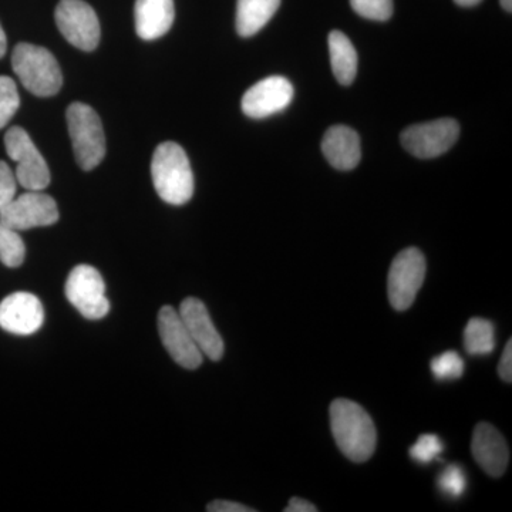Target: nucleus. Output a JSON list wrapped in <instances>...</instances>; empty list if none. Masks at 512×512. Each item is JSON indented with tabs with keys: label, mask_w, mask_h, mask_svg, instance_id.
Returning a JSON list of instances; mask_svg holds the SVG:
<instances>
[{
	"label": "nucleus",
	"mask_w": 512,
	"mask_h": 512,
	"mask_svg": "<svg viewBox=\"0 0 512 512\" xmlns=\"http://www.w3.org/2000/svg\"><path fill=\"white\" fill-rule=\"evenodd\" d=\"M330 429L339 450L355 463H365L376 450L375 423L360 404L338 399L330 404Z\"/></svg>",
	"instance_id": "obj_1"
},
{
	"label": "nucleus",
	"mask_w": 512,
	"mask_h": 512,
	"mask_svg": "<svg viewBox=\"0 0 512 512\" xmlns=\"http://www.w3.org/2000/svg\"><path fill=\"white\" fill-rule=\"evenodd\" d=\"M151 175L158 197L171 205H184L194 194V174L190 160L173 141L160 144L151 161Z\"/></svg>",
	"instance_id": "obj_2"
},
{
	"label": "nucleus",
	"mask_w": 512,
	"mask_h": 512,
	"mask_svg": "<svg viewBox=\"0 0 512 512\" xmlns=\"http://www.w3.org/2000/svg\"><path fill=\"white\" fill-rule=\"evenodd\" d=\"M12 67L20 83L35 96H55L62 89V70L45 47L19 43L13 50Z\"/></svg>",
	"instance_id": "obj_3"
},
{
	"label": "nucleus",
	"mask_w": 512,
	"mask_h": 512,
	"mask_svg": "<svg viewBox=\"0 0 512 512\" xmlns=\"http://www.w3.org/2000/svg\"><path fill=\"white\" fill-rule=\"evenodd\" d=\"M66 116L77 163L84 171L93 170L106 156V137L99 114L87 104L73 103Z\"/></svg>",
	"instance_id": "obj_4"
},
{
	"label": "nucleus",
	"mask_w": 512,
	"mask_h": 512,
	"mask_svg": "<svg viewBox=\"0 0 512 512\" xmlns=\"http://www.w3.org/2000/svg\"><path fill=\"white\" fill-rule=\"evenodd\" d=\"M426 258L417 248H407L393 259L387 278V295L396 311H407L416 301L426 278Z\"/></svg>",
	"instance_id": "obj_5"
},
{
	"label": "nucleus",
	"mask_w": 512,
	"mask_h": 512,
	"mask_svg": "<svg viewBox=\"0 0 512 512\" xmlns=\"http://www.w3.org/2000/svg\"><path fill=\"white\" fill-rule=\"evenodd\" d=\"M6 153L15 161L18 184L28 191H43L50 184V171L32 138L22 127L10 128L5 136Z\"/></svg>",
	"instance_id": "obj_6"
},
{
	"label": "nucleus",
	"mask_w": 512,
	"mask_h": 512,
	"mask_svg": "<svg viewBox=\"0 0 512 512\" xmlns=\"http://www.w3.org/2000/svg\"><path fill=\"white\" fill-rule=\"evenodd\" d=\"M64 293L86 319H103L110 311L103 276L93 266L77 265L67 278Z\"/></svg>",
	"instance_id": "obj_7"
},
{
	"label": "nucleus",
	"mask_w": 512,
	"mask_h": 512,
	"mask_svg": "<svg viewBox=\"0 0 512 512\" xmlns=\"http://www.w3.org/2000/svg\"><path fill=\"white\" fill-rule=\"evenodd\" d=\"M60 33L77 49L92 52L99 46L100 22L89 3L83 0H60L56 8Z\"/></svg>",
	"instance_id": "obj_8"
},
{
	"label": "nucleus",
	"mask_w": 512,
	"mask_h": 512,
	"mask_svg": "<svg viewBox=\"0 0 512 512\" xmlns=\"http://www.w3.org/2000/svg\"><path fill=\"white\" fill-rule=\"evenodd\" d=\"M458 136L460 126L456 120L440 119L406 128L400 138L412 156L429 160L446 154L456 144Z\"/></svg>",
	"instance_id": "obj_9"
},
{
	"label": "nucleus",
	"mask_w": 512,
	"mask_h": 512,
	"mask_svg": "<svg viewBox=\"0 0 512 512\" xmlns=\"http://www.w3.org/2000/svg\"><path fill=\"white\" fill-rule=\"evenodd\" d=\"M0 221L15 231L49 227L59 221V208L50 195L42 191H28L15 197L0 211Z\"/></svg>",
	"instance_id": "obj_10"
},
{
	"label": "nucleus",
	"mask_w": 512,
	"mask_h": 512,
	"mask_svg": "<svg viewBox=\"0 0 512 512\" xmlns=\"http://www.w3.org/2000/svg\"><path fill=\"white\" fill-rule=\"evenodd\" d=\"M158 333L164 348L177 365L188 370L198 369L202 365L204 355L195 345L180 313L173 306H164L158 313Z\"/></svg>",
	"instance_id": "obj_11"
},
{
	"label": "nucleus",
	"mask_w": 512,
	"mask_h": 512,
	"mask_svg": "<svg viewBox=\"0 0 512 512\" xmlns=\"http://www.w3.org/2000/svg\"><path fill=\"white\" fill-rule=\"evenodd\" d=\"M293 100V86L286 77L271 76L254 84L242 97V111L251 119H266L284 111Z\"/></svg>",
	"instance_id": "obj_12"
},
{
	"label": "nucleus",
	"mask_w": 512,
	"mask_h": 512,
	"mask_svg": "<svg viewBox=\"0 0 512 512\" xmlns=\"http://www.w3.org/2000/svg\"><path fill=\"white\" fill-rule=\"evenodd\" d=\"M178 313L202 355L214 362L221 360L225 350L224 340L215 328L204 302L197 298L184 299Z\"/></svg>",
	"instance_id": "obj_13"
},
{
	"label": "nucleus",
	"mask_w": 512,
	"mask_h": 512,
	"mask_svg": "<svg viewBox=\"0 0 512 512\" xmlns=\"http://www.w3.org/2000/svg\"><path fill=\"white\" fill-rule=\"evenodd\" d=\"M43 322L45 309L32 293H12L0 302V328L12 335H33L42 328Z\"/></svg>",
	"instance_id": "obj_14"
},
{
	"label": "nucleus",
	"mask_w": 512,
	"mask_h": 512,
	"mask_svg": "<svg viewBox=\"0 0 512 512\" xmlns=\"http://www.w3.org/2000/svg\"><path fill=\"white\" fill-rule=\"evenodd\" d=\"M471 453L484 473L500 478L507 470L510 450L507 441L490 423H478L471 440Z\"/></svg>",
	"instance_id": "obj_15"
},
{
	"label": "nucleus",
	"mask_w": 512,
	"mask_h": 512,
	"mask_svg": "<svg viewBox=\"0 0 512 512\" xmlns=\"http://www.w3.org/2000/svg\"><path fill=\"white\" fill-rule=\"evenodd\" d=\"M322 153L336 170H353L362 158L359 134L346 126L330 127L323 136Z\"/></svg>",
	"instance_id": "obj_16"
},
{
	"label": "nucleus",
	"mask_w": 512,
	"mask_h": 512,
	"mask_svg": "<svg viewBox=\"0 0 512 512\" xmlns=\"http://www.w3.org/2000/svg\"><path fill=\"white\" fill-rule=\"evenodd\" d=\"M137 35L143 40L163 37L173 26L174 0H137L134 8Z\"/></svg>",
	"instance_id": "obj_17"
},
{
	"label": "nucleus",
	"mask_w": 512,
	"mask_h": 512,
	"mask_svg": "<svg viewBox=\"0 0 512 512\" xmlns=\"http://www.w3.org/2000/svg\"><path fill=\"white\" fill-rule=\"evenodd\" d=\"M281 6V0H238L237 32L239 36L251 37L264 29Z\"/></svg>",
	"instance_id": "obj_18"
},
{
	"label": "nucleus",
	"mask_w": 512,
	"mask_h": 512,
	"mask_svg": "<svg viewBox=\"0 0 512 512\" xmlns=\"http://www.w3.org/2000/svg\"><path fill=\"white\" fill-rule=\"evenodd\" d=\"M330 64L333 74L343 86H350L357 74V53L348 36L339 30L329 35Z\"/></svg>",
	"instance_id": "obj_19"
},
{
	"label": "nucleus",
	"mask_w": 512,
	"mask_h": 512,
	"mask_svg": "<svg viewBox=\"0 0 512 512\" xmlns=\"http://www.w3.org/2000/svg\"><path fill=\"white\" fill-rule=\"evenodd\" d=\"M464 348L468 355L487 356L495 348V329L490 320L473 318L464 329Z\"/></svg>",
	"instance_id": "obj_20"
},
{
	"label": "nucleus",
	"mask_w": 512,
	"mask_h": 512,
	"mask_svg": "<svg viewBox=\"0 0 512 512\" xmlns=\"http://www.w3.org/2000/svg\"><path fill=\"white\" fill-rule=\"evenodd\" d=\"M26 247L19 232L0 221V262L8 268H18L25 262Z\"/></svg>",
	"instance_id": "obj_21"
},
{
	"label": "nucleus",
	"mask_w": 512,
	"mask_h": 512,
	"mask_svg": "<svg viewBox=\"0 0 512 512\" xmlns=\"http://www.w3.org/2000/svg\"><path fill=\"white\" fill-rule=\"evenodd\" d=\"M431 372L437 380L460 379L464 373L463 359L454 350H448L431 360Z\"/></svg>",
	"instance_id": "obj_22"
},
{
	"label": "nucleus",
	"mask_w": 512,
	"mask_h": 512,
	"mask_svg": "<svg viewBox=\"0 0 512 512\" xmlns=\"http://www.w3.org/2000/svg\"><path fill=\"white\" fill-rule=\"evenodd\" d=\"M20 106L18 87L10 77L0 76V128L6 126Z\"/></svg>",
	"instance_id": "obj_23"
},
{
	"label": "nucleus",
	"mask_w": 512,
	"mask_h": 512,
	"mask_svg": "<svg viewBox=\"0 0 512 512\" xmlns=\"http://www.w3.org/2000/svg\"><path fill=\"white\" fill-rule=\"evenodd\" d=\"M353 10L362 18L386 22L393 15V0H350Z\"/></svg>",
	"instance_id": "obj_24"
},
{
	"label": "nucleus",
	"mask_w": 512,
	"mask_h": 512,
	"mask_svg": "<svg viewBox=\"0 0 512 512\" xmlns=\"http://www.w3.org/2000/svg\"><path fill=\"white\" fill-rule=\"evenodd\" d=\"M443 450L444 447L440 437L434 436V434H423L410 448V457L417 463L427 464L437 460Z\"/></svg>",
	"instance_id": "obj_25"
},
{
	"label": "nucleus",
	"mask_w": 512,
	"mask_h": 512,
	"mask_svg": "<svg viewBox=\"0 0 512 512\" xmlns=\"http://www.w3.org/2000/svg\"><path fill=\"white\" fill-rule=\"evenodd\" d=\"M437 483H439L441 493L458 498L466 491L467 478L463 468L457 466V464H450V466H447L446 470L440 474Z\"/></svg>",
	"instance_id": "obj_26"
},
{
	"label": "nucleus",
	"mask_w": 512,
	"mask_h": 512,
	"mask_svg": "<svg viewBox=\"0 0 512 512\" xmlns=\"http://www.w3.org/2000/svg\"><path fill=\"white\" fill-rule=\"evenodd\" d=\"M18 180L5 161H0V211L15 200Z\"/></svg>",
	"instance_id": "obj_27"
},
{
	"label": "nucleus",
	"mask_w": 512,
	"mask_h": 512,
	"mask_svg": "<svg viewBox=\"0 0 512 512\" xmlns=\"http://www.w3.org/2000/svg\"><path fill=\"white\" fill-rule=\"evenodd\" d=\"M498 375L505 383H511L512 380V340H508L505 345L500 363H498Z\"/></svg>",
	"instance_id": "obj_28"
},
{
	"label": "nucleus",
	"mask_w": 512,
	"mask_h": 512,
	"mask_svg": "<svg viewBox=\"0 0 512 512\" xmlns=\"http://www.w3.org/2000/svg\"><path fill=\"white\" fill-rule=\"evenodd\" d=\"M207 511L210 512H255L254 508L247 505L234 503V501L217 500L208 504Z\"/></svg>",
	"instance_id": "obj_29"
},
{
	"label": "nucleus",
	"mask_w": 512,
	"mask_h": 512,
	"mask_svg": "<svg viewBox=\"0 0 512 512\" xmlns=\"http://www.w3.org/2000/svg\"><path fill=\"white\" fill-rule=\"evenodd\" d=\"M318 508L315 507L309 501L303 500V498L293 497L289 501L288 507L285 508L284 512H316Z\"/></svg>",
	"instance_id": "obj_30"
},
{
	"label": "nucleus",
	"mask_w": 512,
	"mask_h": 512,
	"mask_svg": "<svg viewBox=\"0 0 512 512\" xmlns=\"http://www.w3.org/2000/svg\"><path fill=\"white\" fill-rule=\"evenodd\" d=\"M6 49H8V42H6V35L2 26H0V59L5 56Z\"/></svg>",
	"instance_id": "obj_31"
},
{
	"label": "nucleus",
	"mask_w": 512,
	"mask_h": 512,
	"mask_svg": "<svg viewBox=\"0 0 512 512\" xmlns=\"http://www.w3.org/2000/svg\"><path fill=\"white\" fill-rule=\"evenodd\" d=\"M457 5L463 6V8H471V6H476L481 0H454Z\"/></svg>",
	"instance_id": "obj_32"
},
{
	"label": "nucleus",
	"mask_w": 512,
	"mask_h": 512,
	"mask_svg": "<svg viewBox=\"0 0 512 512\" xmlns=\"http://www.w3.org/2000/svg\"><path fill=\"white\" fill-rule=\"evenodd\" d=\"M501 6H503V9L507 10L508 13H511L512 0H501Z\"/></svg>",
	"instance_id": "obj_33"
}]
</instances>
